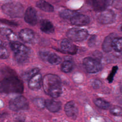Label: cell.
<instances>
[{
	"label": "cell",
	"instance_id": "9",
	"mask_svg": "<svg viewBox=\"0 0 122 122\" xmlns=\"http://www.w3.org/2000/svg\"><path fill=\"white\" fill-rule=\"evenodd\" d=\"M19 36L20 40L27 43H32L35 40V36L33 31L30 29L25 28L20 30Z\"/></svg>",
	"mask_w": 122,
	"mask_h": 122
},
{
	"label": "cell",
	"instance_id": "28",
	"mask_svg": "<svg viewBox=\"0 0 122 122\" xmlns=\"http://www.w3.org/2000/svg\"><path fill=\"white\" fill-rule=\"evenodd\" d=\"M110 112L114 116H122V107L118 106H113L111 108Z\"/></svg>",
	"mask_w": 122,
	"mask_h": 122
},
{
	"label": "cell",
	"instance_id": "35",
	"mask_svg": "<svg viewBox=\"0 0 122 122\" xmlns=\"http://www.w3.org/2000/svg\"><path fill=\"white\" fill-rule=\"evenodd\" d=\"M50 54V53L48 51H41L40 52V56H41V57L43 59V60H47V58L49 56Z\"/></svg>",
	"mask_w": 122,
	"mask_h": 122
},
{
	"label": "cell",
	"instance_id": "2",
	"mask_svg": "<svg viewBox=\"0 0 122 122\" xmlns=\"http://www.w3.org/2000/svg\"><path fill=\"white\" fill-rule=\"evenodd\" d=\"M23 86L18 77L12 72H8L0 81V91L6 93H22Z\"/></svg>",
	"mask_w": 122,
	"mask_h": 122
},
{
	"label": "cell",
	"instance_id": "5",
	"mask_svg": "<svg viewBox=\"0 0 122 122\" xmlns=\"http://www.w3.org/2000/svg\"><path fill=\"white\" fill-rule=\"evenodd\" d=\"M68 38L74 41H82L88 36L87 30L80 28H72L69 29L66 33Z\"/></svg>",
	"mask_w": 122,
	"mask_h": 122
},
{
	"label": "cell",
	"instance_id": "30",
	"mask_svg": "<svg viewBox=\"0 0 122 122\" xmlns=\"http://www.w3.org/2000/svg\"><path fill=\"white\" fill-rule=\"evenodd\" d=\"M117 70H118V66H114L112 67V71H111V73H110V74L109 75V76L108 77V79H107L108 81L110 83H111L113 81V77H114L115 74L116 73Z\"/></svg>",
	"mask_w": 122,
	"mask_h": 122
},
{
	"label": "cell",
	"instance_id": "11",
	"mask_svg": "<svg viewBox=\"0 0 122 122\" xmlns=\"http://www.w3.org/2000/svg\"><path fill=\"white\" fill-rule=\"evenodd\" d=\"M61 48L65 53L70 54H75L78 51L77 46L70 40L65 38L62 40L61 42Z\"/></svg>",
	"mask_w": 122,
	"mask_h": 122
},
{
	"label": "cell",
	"instance_id": "27",
	"mask_svg": "<svg viewBox=\"0 0 122 122\" xmlns=\"http://www.w3.org/2000/svg\"><path fill=\"white\" fill-rule=\"evenodd\" d=\"M34 104L41 109H43L45 107V101L41 98H35L32 100Z\"/></svg>",
	"mask_w": 122,
	"mask_h": 122
},
{
	"label": "cell",
	"instance_id": "24",
	"mask_svg": "<svg viewBox=\"0 0 122 122\" xmlns=\"http://www.w3.org/2000/svg\"><path fill=\"white\" fill-rule=\"evenodd\" d=\"M77 14V12L70 10H63L59 12V15L61 18L70 20Z\"/></svg>",
	"mask_w": 122,
	"mask_h": 122
},
{
	"label": "cell",
	"instance_id": "7",
	"mask_svg": "<svg viewBox=\"0 0 122 122\" xmlns=\"http://www.w3.org/2000/svg\"><path fill=\"white\" fill-rule=\"evenodd\" d=\"M9 106V108L13 111L27 110L29 108V102L24 96H18L10 100Z\"/></svg>",
	"mask_w": 122,
	"mask_h": 122
},
{
	"label": "cell",
	"instance_id": "19",
	"mask_svg": "<svg viewBox=\"0 0 122 122\" xmlns=\"http://www.w3.org/2000/svg\"><path fill=\"white\" fill-rule=\"evenodd\" d=\"M36 6L45 12H51L54 10L53 6L44 0H38L36 2Z\"/></svg>",
	"mask_w": 122,
	"mask_h": 122
},
{
	"label": "cell",
	"instance_id": "18",
	"mask_svg": "<svg viewBox=\"0 0 122 122\" xmlns=\"http://www.w3.org/2000/svg\"><path fill=\"white\" fill-rule=\"evenodd\" d=\"M40 29L42 31L47 34L52 33L54 31V28L52 23L48 20H41Z\"/></svg>",
	"mask_w": 122,
	"mask_h": 122
},
{
	"label": "cell",
	"instance_id": "34",
	"mask_svg": "<svg viewBox=\"0 0 122 122\" xmlns=\"http://www.w3.org/2000/svg\"><path fill=\"white\" fill-rule=\"evenodd\" d=\"M1 22L4 23L5 24L10 25V26H16L18 25V24L14 22H13L12 21L10 20H6L5 19H1L0 20Z\"/></svg>",
	"mask_w": 122,
	"mask_h": 122
},
{
	"label": "cell",
	"instance_id": "22",
	"mask_svg": "<svg viewBox=\"0 0 122 122\" xmlns=\"http://www.w3.org/2000/svg\"><path fill=\"white\" fill-rule=\"evenodd\" d=\"M39 69L37 68H35L27 71L21 74V78L25 81H28L35 74L38 73Z\"/></svg>",
	"mask_w": 122,
	"mask_h": 122
},
{
	"label": "cell",
	"instance_id": "4",
	"mask_svg": "<svg viewBox=\"0 0 122 122\" xmlns=\"http://www.w3.org/2000/svg\"><path fill=\"white\" fill-rule=\"evenodd\" d=\"M2 10L5 14L12 18H20L24 13L23 6L17 2H8L3 4Z\"/></svg>",
	"mask_w": 122,
	"mask_h": 122
},
{
	"label": "cell",
	"instance_id": "14",
	"mask_svg": "<svg viewBox=\"0 0 122 122\" xmlns=\"http://www.w3.org/2000/svg\"><path fill=\"white\" fill-rule=\"evenodd\" d=\"M70 20L71 23L76 26H84L88 24L90 22L89 17L83 14H77Z\"/></svg>",
	"mask_w": 122,
	"mask_h": 122
},
{
	"label": "cell",
	"instance_id": "25",
	"mask_svg": "<svg viewBox=\"0 0 122 122\" xmlns=\"http://www.w3.org/2000/svg\"><path fill=\"white\" fill-rule=\"evenodd\" d=\"M61 57L55 53H50L48 58L47 61L52 65H57L61 62Z\"/></svg>",
	"mask_w": 122,
	"mask_h": 122
},
{
	"label": "cell",
	"instance_id": "17",
	"mask_svg": "<svg viewBox=\"0 0 122 122\" xmlns=\"http://www.w3.org/2000/svg\"><path fill=\"white\" fill-rule=\"evenodd\" d=\"M115 37H116L115 34L112 33L104 39L102 45V49L104 52H108L112 51V41Z\"/></svg>",
	"mask_w": 122,
	"mask_h": 122
},
{
	"label": "cell",
	"instance_id": "20",
	"mask_svg": "<svg viewBox=\"0 0 122 122\" xmlns=\"http://www.w3.org/2000/svg\"><path fill=\"white\" fill-rule=\"evenodd\" d=\"M1 35L7 38L10 42L15 41L16 39V36L15 34L10 29L8 28H1L0 29Z\"/></svg>",
	"mask_w": 122,
	"mask_h": 122
},
{
	"label": "cell",
	"instance_id": "38",
	"mask_svg": "<svg viewBox=\"0 0 122 122\" xmlns=\"http://www.w3.org/2000/svg\"><path fill=\"white\" fill-rule=\"evenodd\" d=\"M121 15H122V11H121Z\"/></svg>",
	"mask_w": 122,
	"mask_h": 122
},
{
	"label": "cell",
	"instance_id": "1",
	"mask_svg": "<svg viewBox=\"0 0 122 122\" xmlns=\"http://www.w3.org/2000/svg\"><path fill=\"white\" fill-rule=\"evenodd\" d=\"M42 86L45 93L53 98L59 97L62 93L60 78L55 74L45 75L42 79Z\"/></svg>",
	"mask_w": 122,
	"mask_h": 122
},
{
	"label": "cell",
	"instance_id": "39",
	"mask_svg": "<svg viewBox=\"0 0 122 122\" xmlns=\"http://www.w3.org/2000/svg\"><path fill=\"white\" fill-rule=\"evenodd\" d=\"M121 29H122V27H121Z\"/></svg>",
	"mask_w": 122,
	"mask_h": 122
},
{
	"label": "cell",
	"instance_id": "26",
	"mask_svg": "<svg viewBox=\"0 0 122 122\" xmlns=\"http://www.w3.org/2000/svg\"><path fill=\"white\" fill-rule=\"evenodd\" d=\"M61 70L65 73L70 72L73 68V64L71 61L69 60L64 61L61 65Z\"/></svg>",
	"mask_w": 122,
	"mask_h": 122
},
{
	"label": "cell",
	"instance_id": "37",
	"mask_svg": "<svg viewBox=\"0 0 122 122\" xmlns=\"http://www.w3.org/2000/svg\"><path fill=\"white\" fill-rule=\"evenodd\" d=\"M120 92H121L122 93V84L121 85L120 88Z\"/></svg>",
	"mask_w": 122,
	"mask_h": 122
},
{
	"label": "cell",
	"instance_id": "23",
	"mask_svg": "<svg viewBox=\"0 0 122 122\" xmlns=\"http://www.w3.org/2000/svg\"><path fill=\"white\" fill-rule=\"evenodd\" d=\"M112 49L118 52H122V37H115L112 41Z\"/></svg>",
	"mask_w": 122,
	"mask_h": 122
},
{
	"label": "cell",
	"instance_id": "12",
	"mask_svg": "<svg viewBox=\"0 0 122 122\" xmlns=\"http://www.w3.org/2000/svg\"><path fill=\"white\" fill-rule=\"evenodd\" d=\"M25 21L31 25H35L38 20L36 10L32 7H29L26 10L24 14Z\"/></svg>",
	"mask_w": 122,
	"mask_h": 122
},
{
	"label": "cell",
	"instance_id": "32",
	"mask_svg": "<svg viewBox=\"0 0 122 122\" xmlns=\"http://www.w3.org/2000/svg\"><path fill=\"white\" fill-rule=\"evenodd\" d=\"M92 85L93 88L98 89L102 86V83L100 80L98 79H95L92 81Z\"/></svg>",
	"mask_w": 122,
	"mask_h": 122
},
{
	"label": "cell",
	"instance_id": "13",
	"mask_svg": "<svg viewBox=\"0 0 122 122\" xmlns=\"http://www.w3.org/2000/svg\"><path fill=\"white\" fill-rule=\"evenodd\" d=\"M42 81L41 75L38 72L28 81V86L30 89L33 91H38L41 86Z\"/></svg>",
	"mask_w": 122,
	"mask_h": 122
},
{
	"label": "cell",
	"instance_id": "6",
	"mask_svg": "<svg viewBox=\"0 0 122 122\" xmlns=\"http://www.w3.org/2000/svg\"><path fill=\"white\" fill-rule=\"evenodd\" d=\"M83 64L86 71L90 73H97L102 68L100 60L94 57H85L83 60Z\"/></svg>",
	"mask_w": 122,
	"mask_h": 122
},
{
	"label": "cell",
	"instance_id": "16",
	"mask_svg": "<svg viewBox=\"0 0 122 122\" xmlns=\"http://www.w3.org/2000/svg\"><path fill=\"white\" fill-rule=\"evenodd\" d=\"M45 107L50 112H59L61 109V102L53 99H47L45 100Z\"/></svg>",
	"mask_w": 122,
	"mask_h": 122
},
{
	"label": "cell",
	"instance_id": "33",
	"mask_svg": "<svg viewBox=\"0 0 122 122\" xmlns=\"http://www.w3.org/2000/svg\"><path fill=\"white\" fill-rule=\"evenodd\" d=\"M96 39V36L95 35H93L91 36L88 41V44L90 47H92L93 46L95 43Z\"/></svg>",
	"mask_w": 122,
	"mask_h": 122
},
{
	"label": "cell",
	"instance_id": "21",
	"mask_svg": "<svg viewBox=\"0 0 122 122\" xmlns=\"http://www.w3.org/2000/svg\"><path fill=\"white\" fill-rule=\"evenodd\" d=\"M93 101L96 106L102 109L107 110L111 107V104L109 102L100 98L94 99Z\"/></svg>",
	"mask_w": 122,
	"mask_h": 122
},
{
	"label": "cell",
	"instance_id": "29",
	"mask_svg": "<svg viewBox=\"0 0 122 122\" xmlns=\"http://www.w3.org/2000/svg\"><path fill=\"white\" fill-rule=\"evenodd\" d=\"M9 55L8 51L6 48L3 46L2 45H0V57L1 59H6L8 58Z\"/></svg>",
	"mask_w": 122,
	"mask_h": 122
},
{
	"label": "cell",
	"instance_id": "36",
	"mask_svg": "<svg viewBox=\"0 0 122 122\" xmlns=\"http://www.w3.org/2000/svg\"><path fill=\"white\" fill-rule=\"evenodd\" d=\"M93 56H94V58L97 59L99 60H100L102 59V53L100 52L99 51H95L92 53Z\"/></svg>",
	"mask_w": 122,
	"mask_h": 122
},
{
	"label": "cell",
	"instance_id": "8",
	"mask_svg": "<svg viewBox=\"0 0 122 122\" xmlns=\"http://www.w3.org/2000/svg\"><path fill=\"white\" fill-rule=\"evenodd\" d=\"M115 19V15L113 11L111 10H104L98 17V21L103 24H108L114 21Z\"/></svg>",
	"mask_w": 122,
	"mask_h": 122
},
{
	"label": "cell",
	"instance_id": "15",
	"mask_svg": "<svg viewBox=\"0 0 122 122\" xmlns=\"http://www.w3.org/2000/svg\"><path fill=\"white\" fill-rule=\"evenodd\" d=\"M111 0H91V3L93 9L96 11H102L110 4Z\"/></svg>",
	"mask_w": 122,
	"mask_h": 122
},
{
	"label": "cell",
	"instance_id": "10",
	"mask_svg": "<svg viewBox=\"0 0 122 122\" xmlns=\"http://www.w3.org/2000/svg\"><path fill=\"white\" fill-rule=\"evenodd\" d=\"M64 111L66 114L70 118L75 119L77 117L79 112L78 107L73 101H69L64 106Z\"/></svg>",
	"mask_w": 122,
	"mask_h": 122
},
{
	"label": "cell",
	"instance_id": "31",
	"mask_svg": "<svg viewBox=\"0 0 122 122\" xmlns=\"http://www.w3.org/2000/svg\"><path fill=\"white\" fill-rule=\"evenodd\" d=\"M112 5L116 9L122 10V0H112Z\"/></svg>",
	"mask_w": 122,
	"mask_h": 122
},
{
	"label": "cell",
	"instance_id": "3",
	"mask_svg": "<svg viewBox=\"0 0 122 122\" xmlns=\"http://www.w3.org/2000/svg\"><path fill=\"white\" fill-rule=\"evenodd\" d=\"M10 46L14 53L15 59L19 64H24L29 61L30 51L28 47L16 41L10 42Z\"/></svg>",
	"mask_w": 122,
	"mask_h": 122
}]
</instances>
